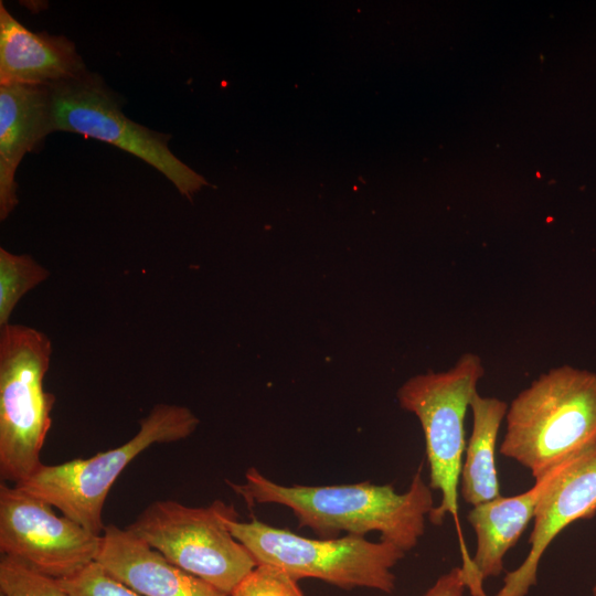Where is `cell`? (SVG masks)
<instances>
[{"label":"cell","instance_id":"1","mask_svg":"<svg viewBox=\"0 0 596 596\" xmlns=\"http://www.w3.org/2000/svg\"><path fill=\"white\" fill-rule=\"evenodd\" d=\"M226 482L249 507L270 503L287 507L299 528H309L323 539L338 538L340 532L358 536L379 532L380 541L405 553L418 544L435 507L432 488L422 476V466L403 493L395 491L391 483L368 481L284 486L255 467L246 470L243 483Z\"/></svg>","mask_w":596,"mask_h":596},{"label":"cell","instance_id":"2","mask_svg":"<svg viewBox=\"0 0 596 596\" xmlns=\"http://www.w3.org/2000/svg\"><path fill=\"white\" fill-rule=\"evenodd\" d=\"M485 375L479 355L464 353L449 370L427 372L408 379L397 391L401 407L419 421L429 467V487L441 493L428 520L440 525L451 515L458 534L461 570L471 596H486L476 577L472 558L459 521L458 486L466 449L465 417Z\"/></svg>","mask_w":596,"mask_h":596},{"label":"cell","instance_id":"3","mask_svg":"<svg viewBox=\"0 0 596 596\" xmlns=\"http://www.w3.org/2000/svg\"><path fill=\"white\" fill-rule=\"evenodd\" d=\"M500 454L535 480L596 441V373L553 368L509 404Z\"/></svg>","mask_w":596,"mask_h":596},{"label":"cell","instance_id":"4","mask_svg":"<svg viewBox=\"0 0 596 596\" xmlns=\"http://www.w3.org/2000/svg\"><path fill=\"white\" fill-rule=\"evenodd\" d=\"M0 329V476L20 485L43 465L41 451L55 403L43 387L52 342L25 324Z\"/></svg>","mask_w":596,"mask_h":596},{"label":"cell","instance_id":"5","mask_svg":"<svg viewBox=\"0 0 596 596\" xmlns=\"http://www.w3.org/2000/svg\"><path fill=\"white\" fill-rule=\"evenodd\" d=\"M188 407L159 403L139 421L138 433L125 444L89 458L58 465H42L30 478L15 485L58 509L62 514L100 535L103 509L115 480L129 462L155 444L188 438L199 426Z\"/></svg>","mask_w":596,"mask_h":596},{"label":"cell","instance_id":"6","mask_svg":"<svg viewBox=\"0 0 596 596\" xmlns=\"http://www.w3.org/2000/svg\"><path fill=\"white\" fill-rule=\"evenodd\" d=\"M227 526L257 564L279 566L298 581L318 578L344 589L392 593L396 581L392 570L405 556L404 551L386 542L351 534L310 539L256 518L247 522L230 519Z\"/></svg>","mask_w":596,"mask_h":596},{"label":"cell","instance_id":"7","mask_svg":"<svg viewBox=\"0 0 596 596\" xmlns=\"http://www.w3.org/2000/svg\"><path fill=\"white\" fill-rule=\"evenodd\" d=\"M230 519H238V513L222 500L207 507L157 500L126 529L174 565L230 595L257 565L231 533Z\"/></svg>","mask_w":596,"mask_h":596},{"label":"cell","instance_id":"8","mask_svg":"<svg viewBox=\"0 0 596 596\" xmlns=\"http://www.w3.org/2000/svg\"><path fill=\"white\" fill-rule=\"evenodd\" d=\"M55 131L98 139L143 160L162 173L188 199L207 181L169 149L170 135L126 117L116 94L96 73L49 86Z\"/></svg>","mask_w":596,"mask_h":596},{"label":"cell","instance_id":"9","mask_svg":"<svg viewBox=\"0 0 596 596\" xmlns=\"http://www.w3.org/2000/svg\"><path fill=\"white\" fill-rule=\"evenodd\" d=\"M53 509L15 485H0L1 554L61 579L96 562L102 538Z\"/></svg>","mask_w":596,"mask_h":596},{"label":"cell","instance_id":"10","mask_svg":"<svg viewBox=\"0 0 596 596\" xmlns=\"http://www.w3.org/2000/svg\"><path fill=\"white\" fill-rule=\"evenodd\" d=\"M595 513L596 441L554 468L535 509L528 555L505 574L494 596H526L536 585L540 561L553 540L571 523Z\"/></svg>","mask_w":596,"mask_h":596},{"label":"cell","instance_id":"11","mask_svg":"<svg viewBox=\"0 0 596 596\" xmlns=\"http://www.w3.org/2000/svg\"><path fill=\"white\" fill-rule=\"evenodd\" d=\"M100 538L96 562L141 596H230L174 565L126 528L108 524Z\"/></svg>","mask_w":596,"mask_h":596},{"label":"cell","instance_id":"12","mask_svg":"<svg viewBox=\"0 0 596 596\" xmlns=\"http://www.w3.org/2000/svg\"><path fill=\"white\" fill-rule=\"evenodd\" d=\"M86 72L74 42L29 30L0 2V85L51 86Z\"/></svg>","mask_w":596,"mask_h":596},{"label":"cell","instance_id":"13","mask_svg":"<svg viewBox=\"0 0 596 596\" xmlns=\"http://www.w3.org/2000/svg\"><path fill=\"white\" fill-rule=\"evenodd\" d=\"M55 131L49 86L0 85V220L18 204L15 171Z\"/></svg>","mask_w":596,"mask_h":596},{"label":"cell","instance_id":"14","mask_svg":"<svg viewBox=\"0 0 596 596\" xmlns=\"http://www.w3.org/2000/svg\"><path fill=\"white\" fill-rule=\"evenodd\" d=\"M554 468L535 480L529 490L511 497L500 496L472 507L468 512L467 520L476 534V552L471 558L481 586L487 578L502 573L503 558L534 519L536 505L552 479Z\"/></svg>","mask_w":596,"mask_h":596},{"label":"cell","instance_id":"15","mask_svg":"<svg viewBox=\"0 0 596 596\" xmlns=\"http://www.w3.org/2000/svg\"><path fill=\"white\" fill-rule=\"evenodd\" d=\"M508 406L505 401L478 392L471 398L472 429L460 472V496L472 507L501 496L496 445Z\"/></svg>","mask_w":596,"mask_h":596},{"label":"cell","instance_id":"16","mask_svg":"<svg viewBox=\"0 0 596 596\" xmlns=\"http://www.w3.org/2000/svg\"><path fill=\"white\" fill-rule=\"evenodd\" d=\"M49 276V269L32 256L0 248V328L10 323L14 308L25 294Z\"/></svg>","mask_w":596,"mask_h":596},{"label":"cell","instance_id":"17","mask_svg":"<svg viewBox=\"0 0 596 596\" xmlns=\"http://www.w3.org/2000/svg\"><path fill=\"white\" fill-rule=\"evenodd\" d=\"M1 596H70L56 578L10 556L0 560Z\"/></svg>","mask_w":596,"mask_h":596},{"label":"cell","instance_id":"18","mask_svg":"<svg viewBox=\"0 0 596 596\" xmlns=\"http://www.w3.org/2000/svg\"><path fill=\"white\" fill-rule=\"evenodd\" d=\"M230 596H304L298 579L273 564H257Z\"/></svg>","mask_w":596,"mask_h":596},{"label":"cell","instance_id":"19","mask_svg":"<svg viewBox=\"0 0 596 596\" xmlns=\"http://www.w3.org/2000/svg\"><path fill=\"white\" fill-rule=\"evenodd\" d=\"M57 581L70 596H141L113 577L97 562Z\"/></svg>","mask_w":596,"mask_h":596},{"label":"cell","instance_id":"20","mask_svg":"<svg viewBox=\"0 0 596 596\" xmlns=\"http://www.w3.org/2000/svg\"><path fill=\"white\" fill-rule=\"evenodd\" d=\"M466 582L461 566H455L440 575L424 596H464Z\"/></svg>","mask_w":596,"mask_h":596},{"label":"cell","instance_id":"21","mask_svg":"<svg viewBox=\"0 0 596 596\" xmlns=\"http://www.w3.org/2000/svg\"><path fill=\"white\" fill-rule=\"evenodd\" d=\"M592 596H596V584L594 585V587L592 589Z\"/></svg>","mask_w":596,"mask_h":596},{"label":"cell","instance_id":"22","mask_svg":"<svg viewBox=\"0 0 596 596\" xmlns=\"http://www.w3.org/2000/svg\"><path fill=\"white\" fill-rule=\"evenodd\" d=\"M1 596V595H0Z\"/></svg>","mask_w":596,"mask_h":596}]
</instances>
